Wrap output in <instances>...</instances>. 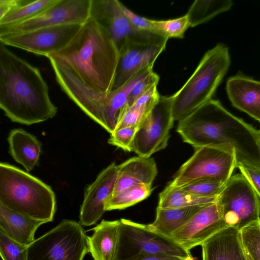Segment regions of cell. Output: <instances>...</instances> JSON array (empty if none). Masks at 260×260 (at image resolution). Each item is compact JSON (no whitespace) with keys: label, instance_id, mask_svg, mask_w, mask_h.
<instances>
[{"label":"cell","instance_id":"8fae6325","mask_svg":"<svg viewBox=\"0 0 260 260\" xmlns=\"http://www.w3.org/2000/svg\"><path fill=\"white\" fill-rule=\"evenodd\" d=\"M118 0H91L90 17L108 31L119 49L126 41L166 44L168 39L136 27L124 13Z\"/></svg>","mask_w":260,"mask_h":260},{"label":"cell","instance_id":"f35d334b","mask_svg":"<svg viewBox=\"0 0 260 260\" xmlns=\"http://www.w3.org/2000/svg\"><path fill=\"white\" fill-rule=\"evenodd\" d=\"M20 0H0V20L14 7L17 6Z\"/></svg>","mask_w":260,"mask_h":260},{"label":"cell","instance_id":"277c9868","mask_svg":"<svg viewBox=\"0 0 260 260\" xmlns=\"http://www.w3.org/2000/svg\"><path fill=\"white\" fill-rule=\"evenodd\" d=\"M61 89L87 116L110 134L114 132L127 107L129 93L135 84L149 70L136 74L127 83L108 94L86 87L70 70L50 61Z\"/></svg>","mask_w":260,"mask_h":260},{"label":"cell","instance_id":"e0dca14e","mask_svg":"<svg viewBox=\"0 0 260 260\" xmlns=\"http://www.w3.org/2000/svg\"><path fill=\"white\" fill-rule=\"evenodd\" d=\"M117 175L118 165L112 162L85 188L80 212L82 225L95 224L105 213L106 204L113 193Z\"/></svg>","mask_w":260,"mask_h":260},{"label":"cell","instance_id":"5b68a950","mask_svg":"<svg viewBox=\"0 0 260 260\" xmlns=\"http://www.w3.org/2000/svg\"><path fill=\"white\" fill-rule=\"evenodd\" d=\"M0 203L44 223L53 220L56 211L55 196L49 185L27 172L2 162Z\"/></svg>","mask_w":260,"mask_h":260},{"label":"cell","instance_id":"52a82bcc","mask_svg":"<svg viewBox=\"0 0 260 260\" xmlns=\"http://www.w3.org/2000/svg\"><path fill=\"white\" fill-rule=\"evenodd\" d=\"M192 155L179 168L169 184L180 187L201 180L225 183L236 168L234 149L229 146L206 145L196 148Z\"/></svg>","mask_w":260,"mask_h":260},{"label":"cell","instance_id":"603a6c76","mask_svg":"<svg viewBox=\"0 0 260 260\" xmlns=\"http://www.w3.org/2000/svg\"><path fill=\"white\" fill-rule=\"evenodd\" d=\"M44 223L16 211L0 203V229L16 241L29 245L35 240V234Z\"/></svg>","mask_w":260,"mask_h":260},{"label":"cell","instance_id":"ffe728a7","mask_svg":"<svg viewBox=\"0 0 260 260\" xmlns=\"http://www.w3.org/2000/svg\"><path fill=\"white\" fill-rule=\"evenodd\" d=\"M157 174L153 158L139 156L130 158L118 165V175L112 196L136 184L152 185Z\"/></svg>","mask_w":260,"mask_h":260},{"label":"cell","instance_id":"4dcf8cb0","mask_svg":"<svg viewBox=\"0 0 260 260\" xmlns=\"http://www.w3.org/2000/svg\"><path fill=\"white\" fill-rule=\"evenodd\" d=\"M27 247L0 229V256L3 260H27Z\"/></svg>","mask_w":260,"mask_h":260},{"label":"cell","instance_id":"9a60e30c","mask_svg":"<svg viewBox=\"0 0 260 260\" xmlns=\"http://www.w3.org/2000/svg\"><path fill=\"white\" fill-rule=\"evenodd\" d=\"M216 202L207 205L194 214L183 225L174 231L170 238L185 251L190 250L227 228Z\"/></svg>","mask_w":260,"mask_h":260},{"label":"cell","instance_id":"f546056e","mask_svg":"<svg viewBox=\"0 0 260 260\" xmlns=\"http://www.w3.org/2000/svg\"><path fill=\"white\" fill-rule=\"evenodd\" d=\"M155 32L167 39L183 38L185 31L190 27L186 15L164 20H153Z\"/></svg>","mask_w":260,"mask_h":260},{"label":"cell","instance_id":"4316f807","mask_svg":"<svg viewBox=\"0 0 260 260\" xmlns=\"http://www.w3.org/2000/svg\"><path fill=\"white\" fill-rule=\"evenodd\" d=\"M216 198L198 197L168 184L159 194L157 207L168 209L209 204L215 202Z\"/></svg>","mask_w":260,"mask_h":260},{"label":"cell","instance_id":"d4e9b609","mask_svg":"<svg viewBox=\"0 0 260 260\" xmlns=\"http://www.w3.org/2000/svg\"><path fill=\"white\" fill-rule=\"evenodd\" d=\"M58 0H20L0 20V28L11 26L29 19L54 4Z\"/></svg>","mask_w":260,"mask_h":260},{"label":"cell","instance_id":"cb8c5ba5","mask_svg":"<svg viewBox=\"0 0 260 260\" xmlns=\"http://www.w3.org/2000/svg\"><path fill=\"white\" fill-rule=\"evenodd\" d=\"M207 205L168 209L157 207L154 221L147 226L151 231L170 238L174 231L183 225L194 214Z\"/></svg>","mask_w":260,"mask_h":260},{"label":"cell","instance_id":"d590c367","mask_svg":"<svg viewBox=\"0 0 260 260\" xmlns=\"http://www.w3.org/2000/svg\"><path fill=\"white\" fill-rule=\"evenodd\" d=\"M236 168L239 169L242 176L260 195V169L242 164H237Z\"/></svg>","mask_w":260,"mask_h":260},{"label":"cell","instance_id":"60d3db41","mask_svg":"<svg viewBox=\"0 0 260 260\" xmlns=\"http://www.w3.org/2000/svg\"></svg>","mask_w":260,"mask_h":260},{"label":"cell","instance_id":"d6986e66","mask_svg":"<svg viewBox=\"0 0 260 260\" xmlns=\"http://www.w3.org/2000/svg\"><path fill=\"white\" fill-rule=\"evenodd\" d=\"M201 246L202 260H247L239 230L232 226L216 233Z\"/></svg>","mask_w":260,"mask_h":260},{"label":"cell","instance_id":"ba28073f","mask_svg":"<svg viewBox=\"0 0 260 260\" xmlns=\"http://www.w3.org/2000/svg\"><path fill=\"white\" fill-rule=\"evenodd\" d=\"M87 238L79 222L63 220L28 245L27 260H83Z\"/></svg>","mask_w":260,"mask_h":260},{"label":"cell","instance_id":"2e32d148","mask_svg":"<svg viewBox=\"0 0 260 260\" xmlns=\"http://www.w3.org/2000/svg\"><path fill=\"white\" fill-rule=\"evenodd\" d=\"M166 44L125 42L118 49L119 59L112 90L119 88L142 71L153 67Z\"/></svg>","mask_w":260,"mask_h":260},{"label":"cell","instance_id":"83f0119b","mask_svg":"<svg viewBox=\"0 0 260 260\" xmlns=\"http://www.w3.org/2000/svg\"><path fill=\"white\" fill-rule=\"evenodd\" d=\"M153 188L152 185L136 184L113 195L105 205V210H121L133 206L147 199Z\"/></svg>","mask_w":260,"mask_h":260},{"label":"cell","instance_id":"7c38bea8","mask_svg":"<svg viewBox=\"0 0 260 260\" xmlns=\"http://www.w3.org/2000/svg\"><path fill=\"white\" fill-rule=\"evenodd\" d=\"M174 120L172 113L171 96L160 95L144 119L137 127L132 152L138 156L150 157L165 149L171 137Z\"/></svg>","mask_w":260,"mask_h":260},{"label":"cell","instance_id":"e575fe53","mask_svg":"<svg viewBox=\"0 0 260 260\" xmlns=\"http://www.w3.org/2000/svg\"><path fill=\"white\" fill-rule=\"evenodd\" d=\"M159 79V76L153 70L147 73L132 88L128 96L127 107L131 106L135 101L152 87L157 85Z\"/></svg>","mask_w":260,"mask_h":260},{"label":"cell","instance_id":"44dd1931","mask_svg":"<svg viewBox=\"0 0 260 260\" xmlns=\"http://www.w3.org/2000/svg\"><path fill=\"white\" fill-rule=\"evenodd\" d=\"M119 220H103L88 237V248L94 260H116Z\"/></svg>","mask_w":260,"mask_h":260},{"label":"cell","instance_id":"74e56055","mask_svg":"<svg viewBox=\"0 0 260 260\" xmlns=\"http://www.w3.org/2000/svg\"><path fill=\"white\" fill-rule=\"evenodd\" d=\"M125 260H184L183 259L169 256L156 255H140Z\"/></svg>","mask_w":260,"mask_h":260},{"label":"cell","instance_id":"30bf717a","mask_svg":"<svg viewBox=\"0 0 260 260\" xmlns=\"http://www.w3.org/2000/svg\"><path fill=\"white\" fill-rule=\"evenodd\" d=\"M226 225L238 230L259 219L260 195L241 174L232 176L216 200Z\"/></svg>","mask_w":260,"mask_h":260},{"label":"cell","instance_id":"6da1fadb","mask_svg":"<svg viewBox=\"0 0 260 260\" xmlns=\"http://www.w3.org/2000/svg\"><path fill=\"white\" fill-rule=\"evenodd\" d=\"M177 132L194 148L226 146L236 153L237 164L260 169V131L228 111L216 100L205 103L178 121Z\"/></svg>","mask_w":260,"mask_h":260},{"label":"cell","instance_id":"1f68e13d","mask_svg":"<svg viewBox=\"0 0 260 260\" xmlns=\"http://www.w3.org/2000/svg\"><path fill=\"white\" fill-rule=\"evenodd\" d=\"M221 182L211 180L196 181L180 187L182 190L200 198H216L225 184Z\"/></svg>","mask_w":260,"mask_h":260},{"label":"cell","instance_id":"4fadbf2b","mask_svg":"<svg viewBox=\"0 0 260 260\" xmlns=\"http://www.w3.org/2000/svg\"><path fill=\"white\" fill-rule=\"evenodd\" d=\"M82 25L64 24L43 27L24 32L2 36L0 42L27 52L47 57L63 49Z\"/></svg>","mask_w":260,"mask_h":260},{"label":"cell","instance_id":"9c48e42d","mask_svg":"<svg viewBox=\"0 0 260 260\" xmlns=\"http://www.w3.org/2000/svg\"><path fill=\"white\" fill-rule=\"evenodd\" d=\"M116 260H125L140 255L177 257L184 259L191 255L170 238L148 229L147 225L121 218Z\"/></svg>","mask_w":260,"mask_h":260},{"label":"cell","instance_id":"8992f818","mask_svg":"<svg viewBox=\"0 0 260 260\" xmlns=\"http://www.w3.org/2000/svg\"><path fill=\"white\" fill-rule=\"evenodd\" d=\"M231 64L229 50L219 43L208 50L182 87L171 95L174 121H179L212 99Z\"/></svg>","mask_w":260,"mask_h":260},{"label":"cell","instance_id":"7a4b0ae2","mask_svg":"<svg viewBox=\"0 0 260 260\" xmlns=\"http://www.w3.org/2000/svg\"><path fill=\"white\" fill-rule=\"evenodd\" d=\"M0 109L11 121L26 125L46 121L57 113L39 69L1 42Z\"/></svg>","mask_w":260,"mask_h":260},{"label":"cell","instance_id":"ac0fdd59","mask_svg":"<svg viewBox=\"0 0 260 260\" xmlns=\"http://www.w3.org/2000/svg\"><path fill=\"white\" fill-rule=\"evenodd\" d=\"M228 97L235 108L260 121V83L237 74L228 79L226 84Z\"/></svg>","mask_w":260,"mask_h":260},{"label":"cell","instance_id":"7402d4cb","mask_svg":"<svg viewBox=\"0 0 260 260\" xmlns=\"http://www.w3.org/2000/svg\"><path fill=\"white\" fill-rule=\"evenodd\" d=\"M8 142L10 155L26 172L38 165L42 144L34 135L22 128H15L9 133Z\"/></svg>","mask_w":260,"mask_h":260},{"label":"cell","instance_id":"3957f363","mask_svg":"<svg viewBox=\"0 0 260 260\" xmlns=\"http://www.w3.org/2000/svg\"><path fill=\"white\" fill-rule=\"evenodd\" d=\"M47 58L70 70L94 91L106 94L112 91L119 50L108 31L92 18L63 49Z\"/></svg>","mask_w":260,"mask_h":260},{"label":"cell","instance_id":"ab89813d","mask_svg":"<svg viewBox=\"0 0 260 260\" xmlns=\"http://www.w3.org/2000/svg\"><path fill=\"white\" fill-rule=\"evenodd\" d=\"M246 259H247V260H253L248 255H247V254H246Z\"/></svg>","mask_w":260,"mask_h":260},{"label":"cell","instance_id":"484cf974","mask_svg":"<svg viewBox=\"0 0 260 260\" xmlns=\"http://www.w3.org/2000/svg\"><path fill=\"white\" fill-rule=\"evenodd\" d=\"M233 6L231 0H196L186 14L190 27L204 23L216 15L229 11Z\"/></svg>","mask_w":260,"mask_h":260},{"label":"cell","instance_id":"8d00e7d4","mask_svg":"<svg viewBox=\"0 0 260 260\" xmlns=\"http://www.w3.org/2000/svg\"><path fill=\"white\" fill-rule=\"evenodd\" d=\"M122 8L126 16L136 27L143 31L156 34L153 25V20L136 14L123 4Z\"/></svg>","mask_w":260,"mask_h":260},{"label":"cell","instance_id":"f1b7e54d","mask_svg":"<svg viewBox=\"0 0 260 260\" xmlns=\"http://www.w3.org/2000/svg\"><path fill=\"white\" fill-rule=\"evenodd\" d=\"M246 254L253 260H260V220L251 222L239 230Z\"/></svg>","mask_w":260,"mask_h":260},{"label":"cell","instance_id":"5bb4252c","mask_svg":"<svg viewBox=\"0 0 260 260\" xmlns=\"http://www.w3.org/2000/svg\"><path fill=\"white\" fill-rule=\"evenodd\" d=\"M91 3V0H58L48 9L29 19L0 28V37L54 25H83L90 17Z\"/></svg>","mask_w":260,"mask_h":260},{"label":"cell","instance_id":"d6a6232c","mask_svg":"<svg viewBox=\"0 0 260 260\" xmlns=\"http://www.w3.org/2000/svg\"><path fill=\"white\" fill-rule=\"evenodd\" d=\"M156 102L142 105H132L129 107H127L115 130L123 127H138Z\"/></svg>","mask_w":260,"mask_h":260},{"label":"cell","instance_id":"836d02e7","mask_svg":"<svg viewBox=\"0 0 260 260\" xmlns=\"http://www.w3.org/2000/svg\"><path fill=\"white\" fill-rule=\"evenodd\" d=\"M137 127H123L110 134L108 143L122 150L132 152L133 143Z\"/></svg>","mask_w":260,"mask_h":260}]
</instances>
